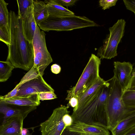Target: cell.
<instances>
[{
  "label": "cell",
  "instance_id": "cell-1",
  "mask_svg": "<svg viewBox=\"0 0 135 135\" xmlns=\"http://www.w3.org/2000/svg\"><path fill=\"white\" fill-rule=\"evenodd\" d=\"M9 23L10 37L7 61L15 68L30 70L34 64L33 49L32 43L26 38L23 32L22 20L19 13L9 12Z\"/></svg>",
  "mask_w": 135,
  "mask_h": 135
},
{
  "label": "cell",
  "instance_id": "cell-2",
  "mask_svg": "<svg viewBox=\"0 0 135 135\" xmlns=\"http://www.w3.org/2000/svg\"><path fill=\"white\" fill-rule=\"evenodd\" d=\"M108 81V83L102 87L87 103L73 110L71 116L73 122L96 125L108 129L106 107L110 84Z\"/></svg>",
  "mask_w": 135,
  "mask_h": 135
},
{
  "label": "cell",
  "instance_id": "cell-3",
  "mask_svg": "<svg viewBox=\"0 0 135 135\" xmlns=\"http://www.w3.org/2000/svg\"><path fill=\"white\" fill-rule=\"evenodd\" d=\"M109 85L107 99L106 111L108 129L110 131L128 114L130 108L126 107L122 99L123 93L114 76L108 80Z\"/></svg>",
  "mask_w": 135,
  "mask_h": 135
},
{
  "label": "cell",
  "instance_id": "cell-4",
  "mask_svg": "<svg viewBox=\"0 0 135 135\" xmlns=\"http://www.w3.org/2000/svg\"><path fill=\"white\" fill-rule=\"evenodd\" d=\"M38 26L43 31H69L83 28L98 26L94 21L84 16L75 15L60 17L49 16Z\"/></svg>",
  "mask_w": 135,
  "mask_h": 135
},
{
  "label": "cell",
  "instance_id": "cell-5",
  "mask_svg": "<svg viewBox=\"0 0 135 135\" xmlns=\"http://www.w3.org/2000/svg\"><path fill=\"white\" fill-rule=\"evenodd\" d=\"M100 64V58L92 54L75 85L67 91L66 100H69L72 97L78 99L101 78Z\"/></svg>",
  "mask_w": 135,
  "mask_h": 135
},
{
  "label": "cell",
  "instance_id": "cell-6",
  "mask_svg": "<svg viewBox=\"0 0 135 135\" xmlns=\"http://www.w3.org/2000/svg\"><path fill=\"white\" fill-rule=\"evenodd\" d=\"M126 24L124 19H119L109 28V34L98 50L97 55L101 59H110L117 55V47L124 35Z\"/></svg>",
  "mask_w": 135,
  "mask_h": 135
},
{
  "label": "cell",
  "instance_id": "cell-7",
  "mask_svg": "<svg viewBox=\"0 0 135 135\" xmlns=\"http://www.w3.org/2000/svg\"><path fill=\"white\" fill-rule=\"evenodd\" d=\"M45 36L44 31H41L37 25L32 41L34 52L33 66L37 69L42 76L45 69L53 61L47 48Z\"/></svg>",
  "mask_w": 135,
  "mask_h": 135
},
{
  "label": "cell",
  "instance_id": "cell-8",
  "mask_svg": "<svg viewBox=\"0 0 135 135\" xmlns=\"http://www.w3.org/2000/svg\"><path fill=\"white\" fill-rule=\"evenodd\" d=\"M68 105H61L53 111L50 117L40 124L41 135H61L66 128L63 120L64 116L69 114Z\"/></svg>",
  "mask_w": 135,
  "mask_h": 135
},
{
  "label": "cell",
  "instance_id": "cell-9",
  "mask_svg": "<svg viewBox=\"0 0 135 135\" xmlns=\"http://www.w3.org/2000/svg\"><path fill=\"white\" fill-rule=\"evenodd\" d=\"M48 91L54 92V90L45 81L42 76L40 75L21 84L16 96L26 95Z\"/></svg>",
  "mask_w": 135,
  "mask_h": 135
},
{
  "label": "cell",
  "instance_id": "cell-10",
  "mask_svg": "<svg viewBox=\"0 0 135 135\" xmlns=\"http://www.w3.org/2000/svg\"><path fill=\"white\" fill-rule=\"evenodd\" d=\"M114 76L116 78L123 93L128 89L132 78L133 65L129 62L119 61L114 62Z\"/></svg>",
  "mask_w": 135,
  "mask_h": 135
},
{
  "label": "cell",
  "instance_id": "cell-11",
  "mask_svg": "<svg viewBox=\"0 0 135 135\" xmlns=\"http://www.w3.org/2000/svg\"><path fill=\"white\" fill-rule=\"evenodd\" d=\"M26 117L16 115L3 120L0 126V135H22L23 121Z\"/></svg>",
  "mask_w": 135,
  "mask_h": 135
},
{
  "label": "cell",
  "instance_id": "cell-12",
  "mask_svg": "<svg viewBox=\"0 0 135 135\" xmlns=\"http://www.w3.org/2000/svg\"><path fill=\"white\" fill-rule=\"evenodd\" d=\"M66 128L70 131L78 132L82 135H110L108 130L96 125L75 122Z\"/></svg>",
  "mask_w": 135,
  "mask_h": 135
},
{
  "label": "cell",
  "instance_id": "cell-13",
  "mask_svg": "<svg viewBox=\"0 0 135 135\" xmlns=\"http://www.w3.org/2000/svg\"><path fill=\"white\" fill-rule=\"evenodd\" d=\"M36 108V107L20 106L6 103L0 100V113L3 115V120L16 115L27 117L30 113Z\"/></svg>",
  "mask_w": 135,
  "mask_h": 135
},
{
  "label": "cell",
  "instance_id": "cell-14",
  "mask_svg": "<svg viewBox=\"0 0 135 135\" xmlns=\"http://www.w3.org/2000/svg\"><path fill=\"white\" fill-rule=\"evenodd\" d=\"M22 17L24 36L30 42L32 43L36 26L37 25L34 16L33 3L28 8Z\"/></svg>",
  "mask_w": 135,
  "mask_h": 135
},
{
  "label": "cell",
  "instance_id": "cell-15",
  "mask_svg": "<svg viewBox=\"0 0 135 135\" xmlns=\"http://www.w3.org/2000/svg\"><path fill=\"white\" fill-rule=\"evenodd\" d=\"M135 127V107L131 109L126 116L111 131L112 135H124Z\"/></svg>",
  "mask_w": 135,
  "mask_h": 135
},
{
  "label": "cell",
  "instance_id": "cell-16",
  "mask_svg": "<svg viewBox=\"0 0 135 135\" xmlns=\"http://www.w3.org/2000/svg\"><path fill=\"white\" fill-rule=\"evenodd\" d=\"M0 100L6 103L20 106L37 107L40 103L39 94L15 96L7 100Z\"/></svg>",
  "mask_w": 135,
  "mask_h": 135
},
{
  "label": "cell",
  "instance_id": "cell-17",
  "mask_svg": "<svg viewBox=\"0 0 135 135\" xmlns=\"http://www.w3.org/2000/svg\"><path fill=\"white\" fill-rule=\"evenodd\" d=\"M108 83V80L105 81L101 78L98 80L92 86L78 99V105L74 108L73 110L79 108L85 105L102 87Z\"/></svg>",
  "mask_w": 135,
  "mask_h": 135
},
{
  "label": "cell",
  "instance_id": "cell-18",
  "mask_svg": "<svg viewBox=\"0 0 135 135\" xmlns=\"http://www.w3.org/2000/svg\"><path fill=\"white\" fill-rule=\"evenodd\" d=\"M44 1L47 4L50 16L60 17L75 15L73 12L58 4L53 0Z\"/></svg>",
  "mask_w": 135,
  "mask_h": 135
},
{
  "label": "cell",
  "instance_id": "cell-19",
  "mask_svg": "<svg viewBox=\"0 0 135 135\" xmlns=\"http://www.w3.org/2000/svg\"><path fill=\"white\" fill-rule=\"evenodd\" d=\"M33 15L37 25L49 16L47 4L44 1L33 0Z\"/></svg>",
  "mask_w": 135,
  "mask_h": 135
},
{
  "label": "cell",
  "instance_id": "cell-20",
  "mask_svg": "<svg viewBox=\"0 0 135 135\" xmlns=\"http://www.w3.org/2000/svg\"><path fill=\"white\" fill-rule=\"evenodd\" d=\"M8 4L4 0H0V30L9 32V12L7 8Z\"/></svg>",
  "mask_w": 135,
  "mask_h": 135
},
{
  "label": "cell",
  "instance_id": "cell-21",
  "mask_svg": "<svg viewBox=\"0 0 135 135\" xmlns=\"http://www.w3.org/2000/svg\"><path fill=\"white\" fill-rule=\"evenodd\" d=\"M15 68L9 61H0V82L7 81L11 76L12 71Z\"/></svg>",
  "mask_w": 135,
  "mask_h": 135
},
{
  "label": "cell",
  "instance_id": "cell-22",
  "mask_svg": "<svg viewBox=\"0 0 135 135\" xmlns=\"http://www.w3.org/2000/svg\"><path fill=\"white\" fill-rule=\"evenodd\" d=\"M122 99L126 107H135V90H126L123 94Z\"/></svg>",
  "mask_w": 135,
  "mask_h": 135
},
{
  "label": "cell",
  "instance_id": "cell-23",
  "mask_svg": "<svg viewBox=\"0 0 135 135\" xmlns=\"http://www.w3.org/2000/svg\"><path fill=\"white\" fill-rule=\"evenodd\" d=\"M41 75L38 70L33 66L32 68L23 76L18 84L21 85L27 81H30Z\"/></svg>",
  "mask_w": 135,
  "mask_h": 135
},
{
  "label": "cell",
  "instance_id": "cell-24",
  "mask_svg": "<svg viewBox=\"0 0 135 135\" xmlns=\"http://www.w3.org/2000/svg\"><path fill=\"white\" fill-rule=\"evenodd\" d=\"M17 2L18 8V12L22 17L32 3L33 0H17Z\"/></svg>",
  "mask_w": 135,
  "mask_h": 135
},
{
  "label": "cell",
  "instance_id": "cell-25",
  "mask_svg": "<svg viewBox=\"0 0 135 135\" xmlns=\"http://www.w3.org/2000/svg\"><path fill=\"white\" fill-rule=\"evenodd\" d=\"M117 1L118 0H100L99 3L102 9L105 10L115 5Z\"/></svg>",
  "mask_w": 135,
  "mask_h": 135
},
{
  "label": "cell",
  "instance_id": "cell-26",
  "mask_svg": "<svg viewBox=\"0 0 135 135\" xmlns=\"http://www.w3.org/2000/svg\"><path fill=\"white\" fill-rule=\"evenodd\" d=\"M40 100H44L53 99L57 98L54 92L51 91L42 92L39 93Z\"/></svg>",
  "mask_w": 135,
  "mask_h": 135
},
{
  "label": "cell",
  "instance_id": "cell-27",
  "mask_svg": "<svg viewBox=\"0 0 135 135\" xmlns=\"http://www.w3.org/2000/svg\"><path fill=\"white\" fill-rule=\"evenodd\" d=\"M21 85H20L18 84L13 89L9 92L7 94L4 96H1L0 100H7L16 96L18 89Z\"/></svg>",
  "mask_w": 135,
  "mask_h": 135
},
{
  "label": "cell",
  "instance_id": "cell-28",
  "mask_svg": "<svg viewBox=\"0 0 135 135\" xmlns=\"http://www.w3.org/2000/svg\"><path fill=\"white\" fill-rule=\"evenodd\" d=\"M53 1L63 7H71L75 5L77 0H53Z\"/></svg>",
  "mask_w": 135,
  "mask_h": 135
},
{
  "label": "cell",
  "instance_id": "cell-29",
  "mask_svg": "<svg viewBox=\"0 0 135 135\" xmlns=\"http://www.w3.org/2000/svg\"><path fill=\"white\" fill-rule=\"evenodd\" d=\"M126 9L133 12L135 15V0H123Z\"/></svg>",
  "mask_w": 135,
  "mask_h": 135
},
{
  "label": "cell",
  "instance_id": "cell-30",
  "mask_svg": "<svg viewBox=\"0 0 135 135\" xmlns=\"http://www.w3.org/2000/svg\"><path fill=\"white\" fill-rule=\"evenodd\" d=\"M63 120L66 128L70 126L73 123V118L69 113L64 116Z\"/></svg>",
  "mask_w": 135,
  "mask_h": 135
},
{
  "label": "cell",
  "instance_id": "cell-31",
  "mask_svg": "<svg viewBox=\"0 0 135 135\" xmlns=\"http://www.w3.org/2000/svg\"><path fill=\"white\" fill-rule=\"evenodd\" d=\"M61 135H82L77 132L69 130L67 128H65L63 131Z\"/></svg>",
  "mask_w": 135,
  "mask_h": 135
},
{
  "label": "cell",
  "instance_id": "cell-32",
  "mask_svg": "<svg viewBox=\"0 0 135 135\" xmlns=\"http://www.w3.org/2000/svg\"><path fill=\"white\" fill-rule=\"evenodd\" d=\"M51 69L52 73L57 74L60 72L61 68L59 65L57 64H54L51 66Z\"/></svg>",
  "mask_w": 135,
  "mask_h": 135
},
{
  "label": "cell",
  "instance_id": "cell-33",
  "mask_svg": "<svg viewBox=\"0 0 135 135\" xmlns=\"http://www.w3.org/2000/svg\"><path fill=\"white\" fill-rule=\"evenodd\" d=\"M69 104L72 107L74 108L76 107L78 104V99L75 97H72L69 100Z\"/></svg>",
  "mask_w": 135,
  "mask_h": 135
},
{
  "label": "cell",
  "instance_id": "cell-34",
  "mask_svg": "<svg viewBox=\"0 0 135 135\" xmlns=\"http://www.w3.org/2000/svg\"><path fill=\"white\" fill-rule=\"evenodd\" d=\"M128 90H135V77H132L130 84Z\"/></svg>",
  "mask_w": 135,
  "mask_h": 135
},
{
  "label": "cell",
  "instance_id": "cell-35",
  "mask_svg": "<svg viewBox=\"0 0 135 135\" xmlns=\"http://www.w3.org/2000/svg\"><path fill=\"white\" fill-rule=\"evenodd\" d=\"M124 135H135V127L129 130Z\"/></svg>",
  "mask_w": 135,
  "mask_h": 135
},
{
  "label": "cell",
  "instance_id": "cell-36",
  "mask_svg": "<svg viewBox=\"0 0 135 135\" xmlns=\"http://www.w3.org/2000/svg\"><path fill=\"white\" fill-rule=\"evenodd\" d=\"M28 131L27 129L23 128L22 131V135H26L27 134V133Z\"/></svg>",
  "mask_w": 135,
  "mask_h": 135
},
{
  "label": "cell",
  "instance_id": "cell-37",
  "mask_svg": "<svg viewBox=\"0 0 135 135\" xmlns=\"http://www.w3.org/2000/svg\"><path fill=\"white\" fill-rule=\"evenodd\" d=\"M131 76L132 77H135V67L133 70Z\"/></svg>",
  "mask_w": 135,
  "mask_h": 135
}]
</instances>
